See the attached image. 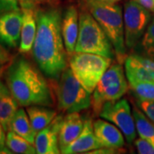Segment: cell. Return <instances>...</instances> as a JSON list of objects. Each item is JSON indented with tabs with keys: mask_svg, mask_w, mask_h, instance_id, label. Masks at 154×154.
I'll return each mask as SVG.
<instances>
[{
	"mask_svg": "<svg viewBox=\"0 0 154 154\" xmlns=\"http://www.w3.org/2000/svg\"><path fill=\"white\" fill-rule=\"evenodd\" d=\"M37 32L33 45L36 63L45 75L59 79L67 68L66 49L62 34V17L57 8L36 11Z\"/></svg>",
	"mask_w": 154,
	"mask_h": 154,
	"instance_id": "cell-1",
	"label": "cell"
},
{
	"mask_svg": "<svg viewBox=\"0 0 154 154\" xmlns=\"http://www.w3.org/2000/svg\"><path fill=\"white\" fill-rule=\"evenodd\" d=\"M11 94L22 106L53 105V98L44 75L24 57L15 60L7 71Z\"/></svg>",
	"mask_w": 154,
	"mask_h": 154,
	"instance_id": "cell-2",
	"label": "cell"
},
{
	"mask_svg": "<svg viewBox=\"0 0 154 154\" xmlns=\"http://www.w3.org/2000/svg\"><path fill=\"white\" fill-rule=\"evenodd\" d=\"M86 8L104 29L115 50L116 60L123 63L126 59V43L122 7L116 3L86 0Z\"/></svg>",
	"mask_w": 154,
	"mask_h": 154,
	"instance_id": "cell-3",
	"label": "cell"
},
{
	"mask_svg": "<svg viewBox=\"0 0 154 154\" xmlns=\"http://www.w3.org/2000/svg\"><path fill=\"white\" fill-rule=\"evenodd\" d=\"M75 52H89L113 59L115 50L104 29L85 9L79 14V33Z\"/></svg>",
	"mask_w": 154,
	"mask_h": 154,
	"instance_id": "cell-4",
	"label": "cell"
},
{
	"mask_svg": "<svg viewBox=\"0 0 154 154\" xmlns=\"http://www.w3.org/2000/svg\"><path fill=\"white\" fill-rule=\"evenodd\" d=\"M111 63L112 58L105 56L89 52H75L70 57L69 66L77 80L90 94H93Z\"/></svg>",
	"mask_w": 154,
	"mask_h": 154,
	"instance_id": "cell-5",
	"label": "cell"
},
{
	"mask_svg": "<svg viewBox=\"0 0 154 154\" xmlns=\"http://www.w3.org/2000/svg\"><path fill=\"white\" fill-rule=\"evenodd\" d=\"M57 95L59 110L67 113L79 112L92 105L91 94L77 80L70 68L61 74Z\"/></svg>",
	"mask_w": 154,
	"mask_h": 154,
	"instance_id": "cell-6",
	"label": "cell"
},
{
	"mask_svg": "<svg viewBox=\"0 0 154 154\" xmlns=\"http://www.w3.org/2000/svg\"><path fill=\"white\" fill-rule=\"evenodd\" d=\"M128 89L124 70L121 63L110 65L101 77L92 97V108L99 116L103 106L108 101L120 99Z\"/></svg>",
	"mask_w": 154,
	"mask_h": 154,
	"instance_id": "cell-7",
	"label": "cell"
},
{
	"mask_svg": "<svg viewBox=\"0 0 154 154\" xmlns=\"http://www.w3.org/2000/svg\"><path fill=\"white\" fill-rule=\"evenodd\" d=\"M123 22L126 46L133 49L140 43L151 22L150 11L136 0H129L124 5Z\"/></svg>",
	"mask_w": 154,
	"mask_h": 154,
	"instance_id": "cell-8",
	"label": "cell"
},
{
	"mask_svg": "<svg viewBox=\"0 0 154 154\" xmlns=\"http://www.w3.org/2000/svg\"><path fill=\"white\" fill-rule=\"evenodd\" d=\"M99 116L114 123L128 143H132L136 138V126L131 111V107L125 99L106 102L99 113Z\"/></svg>",
	"mask_w": 154,
	"mask_h": 154,
	"instance_id": "cell-9",
	"label": "cell"
},
{
	"mask_svg": "<svg viewBox=\"0 0 154 154\" xmlns=\"http://www.w3.org/2000/svg\"><path fill=\"white\" fill-rule=\"evenodd\" d=\"M22 10L7 11L0 15V42L8 47L17 48L20 45L22 27Z\"/></svg>",
	"mask_w": 154,
	"mask_h": 154,
	"instance_id": "cell-10",
	"label": "cell"
},
{
	"mask_svg": "<svg viewBox=\"0 0 154 154\" xmlns=\"http://www.w3.org/2000/svg\"><path fill=\"white\" fill-rule=\"evenodd\" d=\"M62 115L57 116L54 120L42 130L38 131L35 137L34 146L36 153L38 154H58L59 147V131L63 120Z\"/></svg>",
	"mask_w": 154,
	"mask_h": 154,
	"instance_id": "cell-11",
	"label": "cell"
},
{
	"mask_svg": "<svg viewBox=\"0 0 154 154\" xmlns=\"http://www.w3.org/2000/svg\"><path fill=\"white\" fill-rule=\"evenodd\" d=\"M125 73L130 84L154 82V60L142 55H130L125 59Z\"/></svg>",
	"mask_w": 154,
	"mask_h": 154,
	"instance_id": "cell-12",
	"label": "cell"
},
{
	"mask_svg": "<svg viewBox=\"0 0 154 154\" xmlns=\"http://www.w3.org/2000/svg\"><path fill=\"white\" fill-rule=\"evenodd\" d=\"M104 147L97 139L94 130V122L91 118L87 117L82 131L80 135L69 145L60 149L61 153L75 154L89 152L94 150Z\"/></svg>",
	"mask_w": 154,
	"mask_h": 154,
	"instance_id": "cell-13",
	"label": "cell"
},
{
	"mask_svg": "<svg viewBox=\"0 0 154 154\" xmlns=\"http://www.w3.org/2000/svg\"><path fill=\"white\" fill-rule=\"evenodd\" d=\"M95 135L104 147L118 149L124 145V135L121 130L116 126L105 121V119H98L94 122Z\"/></svg>",
	"mask_w": 154,
	"mask_h": 154,
	"instance_id": "cell-14",
	"label": "cell"
},
{
	"mask_svg": "<svg viewBox=\"0 0 154 154\" xmlns=\"http://www.w3.org/2000/svg\"><path fill=\"white\" fill-rule=\"evenodd\" d=\"M79 33V14L76 8L69 6L62 18V34L68 55L75 53Z\"/></svg>",
	"mask_w": 154,
	"mask_h": 154,
	"instance_id": "cell-15",
	"label": "cell"
},
{
	"mask_svg": "<svg viewBox=\"0 0 154 154\" xmlns=\"http://www.w3.org/2000/svg\"><path fill=\"white\" fill-rule=\"evenodd\" d=\"M86 118L79 112L68 113L63 117L59 131V147L63 148L73 142L82 131Z\"/></svg>",
	"mask_w": 154,
	"mask_h": 154,
	"instance_id": "cell-16",
	"label": "cell"
},
{
	"mask_svg": "<svg viewBox=\"0 0 154 154\" xmlns=\"http://www.w3.org/2000/svg\"><path fill=\"white\" fill-rule=\"evenodd\" d=\"M35 8H22V19L21 40L19 45V51L21 53H28L33 50V45L36 32H37V19Z\"/></svg>",
	"mask_w": 154,
	"mask_h": 154,
	"instance_id": "cell-17",
	"label": "cell"
},
{
	"mask_svg": "<svg viewBox=\"0 0 154 154\" xmlns=\"http://www.w3.org/2000/svg\"><path fill=\"white\" fill-rule=\"evenodd\" d=\"M19 109V103L11 94L9 87L0 81V122L5 130H10V123Z\"/></svg>",
	"mask_w": 154,
	"mask_h": 154,
	"instance_id": "cell-18",
	"label": "cell"
},
{
	"mask_svg": "<svg viewBox=\"0 0 154 154\" xmlns=\"http://www.w3.org/2000/svg\"><path fill=\"white\" fill-rule=\"evenodd\" d=\"M27 113L28 112H26L22 108L18 109L13 118L11 119L10 123V130L19 134L20 136L28 140L30 143L34 145L37 132L32 126Z\"/></svg>",
	"mask_w": 154,
	"mask_h": 154,
	"instance_id": "cell-19",
	"label": "cell"
},
{
	"mask_svg": "<svg viewBox=\"0 0 154 154\" xmlns=\"http://www.w3.org/2000/svg\"><path fill=\"white\" fill-rule=\"evenodd\" d=\"M27 112L31 124L37 133L48 126L57 116L56 110L43 105L28 106Z\"/></svg>",
	"mask_w": 154,
	"mask_h": 154,
	"instance_id": "cell-20",
	"label": "cell"
},
{
	"mask_svg": "<svg viewBox=\"0 0 154 154\" xmlns=\"http://www.w3.org/2000/svg\"><path fill=\"white\" fill-rule=\"evenodd\" d=\"M133 115L135 122L136 130L140 137L146 140L154 146V123L150 121L142 110L136 106L133 108Z\"/></svg>",
	"mask_w": 154,
	"mask_h": 154,
	"instance_id": "cell-21",
	"label": "cell"
},
{
	"mask_svg": "<svg viewBox=\"0 0 154 154\" xmlns=\"http://www.w3.org/2000/svg\"><path fill=\"white\" fill-rule=\"evenodd\" d=\"M6 146L15 153H36V149L33 144L11 130L8 131L6 135Z\"/></svg>",
	"mask_w": 154,
	"mask_h": 154,
	"instance_id": "cell-22",
	"label": "cell"
},
{
	"mask_svg": "<svg viewBox=\"0 0 154 154\" xmlns=\"http://www.w3.org/2000/svg\"><path fill=\"white\" fill-rule=\"evenodd\" d=\"M139 44L142 56L154 60V18L150 22Z\"/></svg>",
	"mask_w": 154,
	"mask_h": 154,
	"instance_id": "cell-23",
	"label": "cell"
},
{
	"mask_svg": "<svg viewBox=\"0 0 154 154\" xmlns=\"http://www.w3.org/2000/svg\"><path fill=\"white\" fill-rule=\"evenodd\" d=\"M129 87L139 99L154 101V82L134 83Z\"/></svg>",
	"mask_w": 154,
	"mask_h": 154,
	"instance_id": "cell-24",
	"label": "cell"
},
{
	"mask_svg": "<svg viewBox=\"0 0 154 154\" xmlns=\"http://www.w3.org/2000/svg\"><path fill=\"white\" fill-rule=\"evenodd\" d=\"M137 105L142 110L144 114L150 119V121L154 123V101L138 99Z\"/></svg>",
	"mask_w": 154,
	"mask_h": 154,
	"instance_id": "cell-25",
	"label": "cell"
},
{
	"mask_svg": "<svg viewBox=\"0 0 154 154\" xmlns=\"http://www.w3.org/2000/svg\"><path fill=\"white\" fill-rule=\"evenodd\" d=\"M134 146L140 154H154V146L143 138L134 140Z\"/></svg>",
	"mask_w": 154,
	"mask_h": 154,
	"instance_id": "cell-26",
	"label": "cell"
},
{
	"mask_svg": "<svg viewBox=\"0 0 154 154\" xmlns=\"http://www.w3.org/2000/svg\"><path fill=\"white\" fill-rule=\"evenodd\" d=\"M20 9V0H0V13Z\"/></svg>",
	"mask_w": 154,
	"mask_h": 154,
	"instance_id": "cell-27",
	"label": "cell"
},
{
	"mask_svg": "<svg viewBox=\"0 0 154 154\" xmlns=\"http://www.w3.org/2000/svg\"><path fill=\"white\" fill-rule=\"evenodd\" d=\"M5 130L4 128L3 125L0 122V153L2 152H9L11 153V152H9V150L6 148V135Z\"/></svg>",
	"mask_w": 154,
	"mask_h": 154,
	"instance_id": "cell-28",
	"label": "cell"
},
{
	"mask_svg": "<svg viewBox=\"0 0 154 154\" xmlns=\"http://www.w3.org/2000/svg\"><path fill=\"white\" fill-rule=\"evenodd\" d=\"M11 60V57L10 53L6 51L0 42V65L8 64Z\"/></svg>",
	"mask_w": 154,
	"mask_h": 154,
	"instance_id": "cell-29",
	"label": "cell"
},
{
	"mask_svg": "<svg viewBox=\"0 0 154 154\" xmlns=\"http://www.w3.org/2000/svg\"><path fill=\"white\" fill-rule=\"evenodd\" d=\"M148 11L154 12V0H136Z\"/></svg>",
	"mask_w": 154,
	"mask_h": 154,
	"instance_id": "cell-30",
	"label": "cell"
},
{
	"mask_svg": "<svg viewBox=\"0 0 154 154\" xmlns=\"http://www.w3.org/2000/svg\"><path fill=\"white\" fill-rule=\"evenodd\" d=\"M8 67V64H5V65H0V76L4 74V72L5 70V69Z\"/></svg>",
	"mask_w": 154,
	"mask_h": 154,
	"instance_id": "cell-31",
	"label": "cell"
},
{
	"mask_svg": "<svg viewBox=\"0 0 154 154\" xmlns=\"http://www.w3.org/2000/svg\"><path fill=\"white\" fill-rule=\"evenodd\" d=\"M99 1H102V2H107V3H116L120 0H99Z\"/></svg>",
	"mask_w": 154,
	"mask_h": 154,
	"instance_id": "cell-32",
	"label": "cell"
},
{
	"mask_svg": "<svg viewBox=\"0 0 154 154\" xmlns=\"http://www.w3.org/2000/svg\"><path fill=\"white\" fill-rule=\"evenodd\" d=\"M36 1H45V0H36Z\"/></svg>",
	"mask_w": 154,
	"mask_h": 154,
	"instance_id": "cell-33",
	"label": "cell"
}]
</instances>
